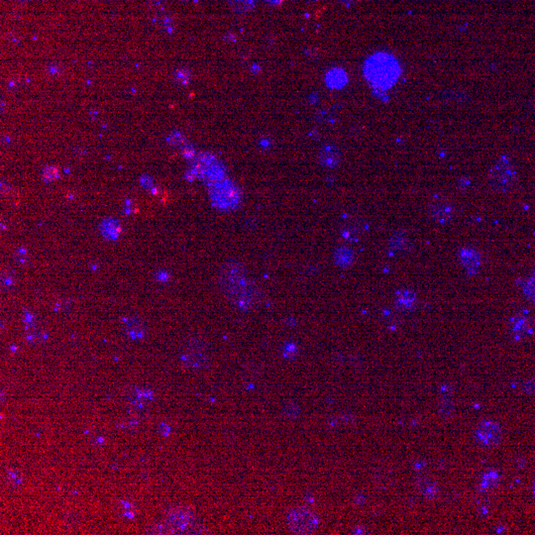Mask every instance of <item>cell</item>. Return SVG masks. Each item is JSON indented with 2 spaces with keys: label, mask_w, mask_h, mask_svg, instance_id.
<instances>
[{
  "label": "cell",
  "mask_w": 535,
  "mask_h": 535,
  "mask_svg": "<svg viewBox=\"0 0 535 535\" xmlns=\"http://www.w3.org/2000/svg\"><path fill=\"white\" fill-rule=\"evenodd\" d=\"M254 1L255 0H229V3L234 10L245 12L253 7Z\"/></svg>",
  "instance_id": "cell-18"
},
{
  "label": "cell",
  "mask_w": 535,
  "mask_h": 535,
  "mask_svg": "<svg viewBox=\"0 0 535 535\" xmlns=\"http://www.w3.org/2000/svg\"><path fill=\"white\" fill-rule=\"evenodd\" d=\"M453 410V405L450 401H443L442 404L440 405V412L443 415H450Z\"/></svg>",
  "instance_id": "cell-21"
},
{
  "label": "cell",
  "mask_w": 535,
  "mask_h": 535,
  "mask_svg": "<svg viewBox=\"0 0 535 535\" xmlns=\"http://www.w3.org/2000/svg\"><path fill=\"white\" fill-rule=\"evenodd\" d=\"M532 490H533V493H534V495H535V482H534V484H533V487H532Z\"/></svg>",
  "instance_id": "cell-22"
},
{
  "label": "cell",
  "mask_w": 535,
  "mask_h": 535,
  "mask_svg": "<svg viewBox=\"0 0 535 535\" xmlns=\"http://www.w3.org/2000/svg\"><path fill=\"white\" fill-rule=\"evenodd\" d=\"M488 183L493 190L499 193L511 192L517 187L518 173L509 156H500L491 166L488 174Z\"/></svg>",
  "instance_id": "cell-3"
},
{
  "label": "cell",
  "mask_w": 535,
  "mask_h": 535,
  "mask_svg": "<svg viewBox=\"0 0 535 535\" xmlns=\"http://www.w3.org/2000/svg\"><path fill=\"white\" fill-rule=\"evenodd\" d=\"M326 82L331 89H341L347 82V74L341 69H333L326 74Z\"/></svg>",
  "instance_id": "cell-11"
},
{
  "label": "cell",
  "mask_w": 535,
  "mask_h": 535,
  "mask_svg": "<svg viewBox=\"0 0 535 535\" xmlns=\"http://www.w3.org/2000/svg\"><path fill=\"white\" fill-rule=\"evenodd\" d=\"M194 518L190 512L186 510L173 511L167 517V523L177 530L185 531L191 524H193Z\"/></svg>",
  "instance_id": "cell-9"
},
{
  "label": "cell",
  "mask_w": 535,
  "mask_h": 535,
  "mask_svg": "<svg viewBox=\"0 0 535 535\" xmlns=\"http://www.w3.org/2000/svg\"><path fill=\"white\" fill-rule=\"evenodd\" d=\"M501 427L494 420H483L475 429V439L484 447L497 446L501 441Z\"/></svg>",
  "instance_id": "cell-6"
},
{
  "label": "cell",
  "mask_w": 535,
  "mask_h": 535,
  "mask_svg": "<svg viewBox=\"0 0 535 535\" xmlns=\"http://www.w3.org/2000/svg\"><path fill=\"white\" fill-rule=\"evenodd\" d=\"M523 295L528 301L535 304V274L528 277L523 286Z\"/></svg>",
  "instance_id": "cell-17"
},
{
  "label": "cell",
  "mask_w": 535,
  "mask_h": 535,
  "mask_svg": "<svg viewBox=\"0 0 535 535\" xmlns=\"http://www.w3.org/2000/svg\"><path fill=\"white\" fill-rule=\"evenodd\" d=\"M427 213L433 221L445 225L456 218L458 208L456 203L445 194L435 193L428 201Z\"/></svg>",
  "instance_id": "cell-4"
},
{
  "label": "cell",
  "mask_w": 535,
  "mask_h": 535,
  "mask_svg": "<svg viewBox=\"0 0 535 535\" xmlns=\"http://www.w3.org/2000/svg\"><path fill=\"white\" fill-rule=\"evenodd\" d=\"M338 263L342 266H349L351 263L353 262V259H354V254L353 252L351 251L350 249H347V248H343L339 251L338 253Z\"/></svg>",
  "instance_id": "cell-19"
},
{
  "label": "cell",
  "mask_w": 535,
  "mask_h": 535,
  "mask_svg": "<svg viewBox=\"0 0 535 535\" xmlns=\"http://www.w3.org/2000/svg\"><path fill=\"white\" fill-rule=\"evenodd\" d=\"M340 152L334 146L324 148V163L329 166H337L340 162Z\"/></svg>",
  "instance_id": "cell-15"
},
{
  "label": "cell",
  "mask_w": 535,
  "mask_h": 535,
  "mask_svg": "<svg viewBox=\"0 0 535 535\" xmlns=\"http://www.w3.org/2000/svg\"><path fill=\"white\" fill-rule=\"evenodd\" d=\"M498 483H499V475L498 472L494 470H490L483 475L481 485L484 489L489 490V489H493L496 486H498Z\"/></svg>",
  "instance_id": "cell-16"
},
{
  "label": "cell",
  "mask_w": 535,
  "mask_h": 535,
  "mask_svg": "<svg viewBox=\"0 0 535 535\" xmlns=\"http://www.w3.org/2000/svg\"><path fill=\"white\" fill-rule=\"evenodd\" d=\"M288 525L295 534H309L317 528L318 517L308 508H295L288 516Z\"/></svg>",
  "instance_id": "cell-5"
},
{
  "label": "cell",
  "mask_w": 535,
  "mask_h": 535,
  "mask_svg": "<svg viewBox=\"0 0 535 535\" xmlns=\"http://www.w3.org/2000/svg\"><path fill=\"white\" fill-rule=\"evenodd\" d=\"M364 73L373 86L379 89H388L399 78L401 69L392 55L380 53L370 57L366 61Z\"/></svg>",
  "instance_id": "cell-2"
},
{
  "label": "cell",
  "mask_w": 535,
  "mask_h": 535,
  "mask_svg": "<svg viewBox=\"0 0 535 535\" xmlns=\"http://www.w3.org/2000/svg\"><path fill=\"white\" fill-rule=\"evenodd\" d=\"M8 482L12 488H19L21 485V476L17 471L10 470L8 472Z\"/></svg>",
  "instance_id": "cell-20"
},
{
  "label": "cell",
  "mask_w": 535,
  "mask_h": 535,
  "mask_svg": "<svg viewBox=\"0 0 535 535\" xmlns=\"http://www.w3.org/2000/svg\"><path fill=\"white\" fill-rule=\"evenodd\" d=\"M389 248L393 253H404L410 251L411 241L405 231H398L389 240Z\"/></svg>",
  "instance_id": "cell-10"
},
{
  "label": "cell",
  "mask_w": 535,
  "mask_h": 535,
  "mask_svg": "<svg viewBox=\"0 0 535 535\" xmlns=\"http://www.w3.org/2000/svg\"><path fill=\"white\" fill-rule=\"evenodd\" d=\"M457 256L462 268L469 277L479 273L483 265V255L479 250L473 247H462L458 250Z\"/></svg>",
  "instance_id": "cell-7"
},
{
  "label": "cell",
  "mask_w": 535,
  "mask_h": 535,
  "mask_svg": "<svg viewBox=\"0 0 535 535\" xmlns=\"http://www.w3.org/2000/svg\"><path fill=\"white\" fill-rule=\"evenodd\" d=\"M220 286L226 295L242 308H251L258 302V296L251 289L243 269L228 264L220 274Z\"/></svg>",
  "instance_id": "cell-1"
},
{
  "label": "cell",
  "mask_w": 535,
  "mask_h": 535,
  "mask_svg": "<svg viewBox=\"0 0 535 535\" xmlns=\"http://www.w3.org/2000/svg\"><path fill=\"white\" fill-rule=\"evenodd\" d=\"M513 325V331L516 335L524 336L530 332L531 325L529 319L524 315H517L515 316L512 322Z\"/></svg>",
  "instance_id": "cell-13"
},
{
  "label": "cell",
  "mask_w": 535,
  "mask_h": 535,
  "mask_svg": "<svg viewBox=\"0 0 535 535\" xmlns=\"http://www.w3.org/2000/svg\"><path fill=\"white\" fill-rule=\"evenodd\" d=\"M183 360L188 366L199 367V366H203V364H205L206 358L201 349L188 348L185 350V354L183 355Z\"/></svg>",
  "instance_id": "cell-12"
},
{
  "label": "cell",
  "mask_w": 535,
  "mask_h": 535,
  "mask_svg": "<svg viewBox=\"0 0 535 535\" xmlns=\"http://www.w3.org/2000/svg\"><path fill=\"white\" fill-rule=\"evenodd\" d=\"M418 488L420 493L425 496V498H435L438 495V486L435 482L429 480V479H423L418 482Z\"/></svg>",
  "instance_id": "cell-14"
},
{
  "label": "cell",
  "mask_w": 535,
  "mask_h": 535,
  "mask_svg": "<svg viewBox=\"0 0 535 535\" xmlns=\"http://www.w3.org/2000/svg\"><path fill=\"white\" fill-rule=\"evenodd\" d=\"M417 304V295L412 290L404 289L396 294L395 305L401 312H412L416 308Z\"/></svg>",
  "instance_id": "cell-8"
}]
</instances>
